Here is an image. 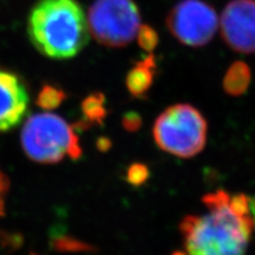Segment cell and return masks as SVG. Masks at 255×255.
<instances>
[{
	"label": "cell",
	"instance_id": "1",
	"mask_svg": "<svg viewBox=\"0 0 255 255\" xmlns=\"http://www.w3.org/2000/svg\"><path fill=\"white\" fill-rule=\"evenodd\" d=\"M28 34L48 58H74L89 43L90 28L77 0H39L28 17Z\"/></svg>",
	"mask_w": 255,
	"mask_h": 255
},
{
	"label": "cell",
	"instance_id": "2",
	"mask_svg": "<svg viewBox=\"0 0 255 255\" xmlns=\"http://www.w3.org/2000/svg\"><path fill=\"white\" fill-rule=\"evenodd\" d=\"M253 218L239 217L229 204L215 209L204 216L186 215L179 225L186 253L197 255L244 254L248 246Z\"/></svg>",
	"mask_w": 255,
	"mask_h": 255
},
{
	"label": "cell",
	"instance_id": "3",
	"mask_svg": "<svg viewBox=\"0 0 255 255\" xmlns=\"http://www.w3.org/2000/svg\"><path fill=\"white\" fill-rule=\"evenodd\" d=\"M207 123L196 108L186 103L167 108L153 126L156 145L167 153L182 158L199 154L204 149Z\"/></svg>",
	"mask_w": 255,
	"mask_h": 255
},
{
	"label": "cell",
	"instance_id": "4",
	"mask_svg": "<svg viewBox=\"0 0 255 255\" xmlns=\"http://www.w3.org/2000/svg\"><path fill=\"white\" fill-rule=\"evenodd\" d=\"M21 145L27 155L38 163H57L65 155L77 159L82 154L74 128L50 113L28 119L21 131Z\"/></svg>",
	"mask_w": 255,
	"mask_h": 255
},
{
	"label": "cell",
	"instance_id": "5",
	"mask_svg": "<svg viewBox=\"0 0 255 255\" xmlns=\"http://www.w3.org/2000/svg\"><path fill=\"white\" fill-rule=\"evenodd\" d=\"M87 22L90 33L109 47L130 44L141 26L138 7L133 0H96Z\"/></svg>",
	"mask_w": 255,
	"mask_h": 255
},
{
	"label": "cell",
	"instance_id": "6",
	"mask_svg": "<svg viewBox=\"0 0 255 255\" xmlns=\"http://www.w3.org/2000/svg\"><path fill=\"white\" fill-rule=\"evenodd\" d=\"M170 33L189 47L209 44L218 29V16L202 0H182L175 4L166 19Z\"/></svg>",
	"mask_w": 255,
	"mask_h": 255
},
{
	"label": "cell",
	"instance_id": "7",
	"mask_svg": "<svg viewBox=\"0 0 255 255\" xmlns=\"http://www.w3.org/2000/svg\"><path fill=\"white\" fill-rule=\"evenodd\" d=\"M221 35L231 49L255 53V0H233L220 18Z\"/></svg>",
	"mask_w": 255,
	"mask_h": 255
},
{
	"label": "cell",
	"instance_id": "8",
	"mask_svg": "<svg viewBox=\"0 0 255 255\" xmlns=\"http://www.w3.org/2000/svg\"><path fill=\"white\" fill-rule=\"evenodd\" d=\"M28 105L29 96L21 80L11 71L0 69V132L19 125Z\"/></svg>",
	"mask_w": 255,
	"mask_h": 255
},
{
	"label": "cell",
	"instance_id": "9",
	"mask_svg": "<svg viewBox=\"0 0 255 255\" xmlns=\"http://www.w3.org/2000/svg\"><path fill=\"white\" fill-rule=\"evenodd\" d=\"M156 68L153 54L137 62L127 76V87L133 96L145 94L153 83L154 71Z\"/></svg>",
	"mask_w": 255,
	"mask_h": 255
},
{
	"label": "cell",
	"instance_id": "10",
	"mask_svg": "<svg viewBox=\"0 0 255 255\" xmlns=\"http://www.w3.org/2000/svg\"><path fill=\"white\" fill-rule=\"evenodd\" d=\"M250 82L251 69L249 65L243 61H236L228 68L222 80V87L228 95L239 97L248 91Z\"/></svg>",
	"mask_w": 255,
	"mask_h": 255
},
{
	"label": "cell",
	"instance_id": "11",
	"mask_svg": "<svg viewBox=\"0 0 255 255\" xmlns=\"http://www.w3.org/2000/svg\"><path fill=\"white\" fill-rule=\"evenodd\" d=\"M65 98V94L61 90L53 86H45L39 93L37 98V105L45 110H52L58 108Z\"/></svg>",
	"mask_w": 255,
	"mask_h": 255
},
{
	"label": "cell",
	"instance_id": "12",
	"mask_svg": "<svg viewBox=\"0 0 255 255\" xmlns=\"http://www.w3.org/2000/svg\"><path fill=\"white\" fill-rule=\"evenodd\" d=\"M83 110L87 118L93 119V121H101L106 116V110L103 108V96H91L84 101Z\"/></svg>",
	"mask_w": 255,
	"mask_h": 255
},
{
	"label": "cell",
	"instance_id": "13",
	"mask_svg": "<svg viewBox=\"0 0 255 255\" xmlns=\"http://www.w3.org/2000/svg\"><path fill=\"white\" fill-rule=\"evenodd\" d=\"M137 42L143 50L152 52L158 43L157 33L149 26L141 25L137 33Z\"/></svg>",
	"mask_w": 255,
	"mask_h": 255
},
{
	"label": "cell",
	"instance_id": "14",
	"mask_svg": "<svg viewBox=\"0 0 255 255\" xmlns=\"http://www.w3.org/2000/svg\"><path fill=\"white\" fill-rule=\"evenodd\" d=\"M150 175L149 168L141 163H135L132 164L127 172V180L130 184L134 186H139L145 183Z\"/></svg>",
	"mask_w": 255,
	"mask_h": 255
},
{
	"label": "cell",
	"instance_id": "15",
	"mask_svg": "<svg viewBox=\"0 0 255 255\" xmlns=\"http://www.w3.org/2000/svg\"><path fill=\"white\" fill-rule=\"evenodd\" d=\"M229 209L239 217L247 216L250 211V198L242 193L230 197Z\"/></svg>",
	"mask_w": 255,
	"mask_h": 255
},
{
	"label": "cell",
	"instance_id": "16",
	"mask_svg": "<svg viewBox=\"0 0 255 255\" xmlns=\"http://www.w3.org/2000/svg\"><path fill=\"white\" fill-rule=\"evenodd\" d=\"M230 195L226 190L218 189L215 193L206 194L202 197V202L207 207V209H215V207H219L222 205L229 204L230 201Z\"/></svg>",
	"mask_w": 255,
	"mask_h": 255
},
{
	"label": "cell",
	"instance_id": "17",
	"mask_svg": "<svg viewBox=\"0 0 255 255\" xmlns=\"http://www.w3.org/2000/svg\"><path fill=\"white\" fill-rule=\"evenodd\" d=\"M123 126L129 132L137 131L141 127V117L135 112L127 113L123 118Z\"/></svg>",
	"mask_w": 255,
	"mask_h": 255
},
{
	"label": "cell",
	"instance_id": "18",
	"mask_svg": "<svg viewBox=\"0 0 255 255\" xmlns=\"http://www.w3.org/2000/svg\"><path fill=\"white\" fill-rule=\"evenodd\" d=\"M7 189H9V180L0 170V218L4 215V203Z\"/></svg>",
	"mask_w": 255,
	"mask_h": 255
},
{
	"label": "cell",
	"instance_id": "19",
	"mask_svg": "<svg viewBox=\"0 0 255 255\" xmlns=\"http://www.w3.org/2000/svg\"><path fill=\"white\" fill-rule=\"evenodd\" d=\"M250 210H251V212L253 213L254 217H255V197L250 199Z\"/></svg>",
	"mask_w": 255,
	"mask_h": 255
},
{
	"label": "cell",
	"instance_id": "20",
	"mask_svg": "<svg viewBox=\"0 0 255 255\" xmlns=\"http://www.w3.org/2000/svg\"><path fill=\"white\" fill-rule=\"evenodd\" d=\"M252 226H253V229L255 230V217H254L253 220H252Z\"/></svg>",
	"mask_w": 255,
	"mask_h": 255
}]
</instances>
